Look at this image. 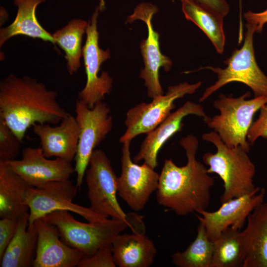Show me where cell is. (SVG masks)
I'll return each instance as SVG.
<instances>
[{
  "label": "cell",
  "instance_id": "obj_1",
  "mask_svg": "<svg viewBox=\"0 0 267 267\" xmlns=\"http://www.w3.org/2000/svg\"><path fill=\"white\" fill-rule=\"evenodd\" d=\"M185 151L187 162L176 165L172 159H165L156 190L158 203L179 216H185L206 210L211 201L214 178L207 168L196 159L198 138L189 134L179 141Z\"/></svg>",
  "mask_w": 267,
  "mask_h": 267
},
{
  "label": "cell",
  "instance_id": "obj_2",
  "mask_svg": "<svg viewBox=\"0 0 267 267\" xmlns=\"http://www.w3.org/2000/svg\"><path fill=\"white\" fill-rule=\"evenodd\" d=\"M57 94L34 79L10 75L0 83V119L22 141L34 125L57 124L69 114Z\"/></svg>",
  "mask_w": 267,
  "mask_h": 267
},
{
  "label": "cell",
  "instance_id": "obj_3",
  "mask_svg": "<svg viewBox=\"0 0 267 267\" xmlns=\"http://www.w3.org/2000/svg\"><path fill=\"white\" fill-rule=\"evenodd\" d=\"M129 214L127 220L111 218L88 223L77 221L70 212L65 210L55 211L42 218L57 227L66 244L78 250L86 258L93 255L103 245L112 243L128 227L134 232L145 230L141 216Z\"/></svg>",
  "mask_w": 267,
  "mask_h": 267
},
{
  "label": "cell",
  "instance_id": "obj_4",
  "mask_svg": "<svg viewBox=\"0 0 267 267\" xmlns=\"http://www.w3.org/2000/svg\"><path fill=\"white\" fill-rule=\"evenodd\" d=\"M202 138L216 148L215 153H205L202 160L208 166L207 172L218 175L223 182L221 203L248 194L256 188V168L244 148L228 147L214 131L203 134Z\"/></svg>",
  "mask_w": 267,
  "mask_h": 267
},
{
  "label": "cell",
  "instance_id": "obj_5",
  "mask_svg": "<svg viewBox=\"0 0 267 267\" xmlns=\"http://www.w3.org/2000/svg\"><path fill=\"white\" fill-rule=\"evenodd\" d=\"M250 95V92L236 97L224 94L219 95L213 103V106L219 113L203 120L227 146H241L248 152L250 144L247 135L253 123V118L256 113L267 103L266 97L247 99Z\"/></svg>",
  "mask_w": 267,
  "mask_h": 267
},
{
  "label": "cell",
  "instance_id": "obj_6",
  "mask_svg": "<svg viewBox=\"0 0 267 267\" xmlns=\"http://www.w3.org/2000/svg\"><path fill=\"white\" fill-rule=\"evenodd\" d=\"M246 32L243 44L239 49L233 50L231 55L224 61V68L211 66L201 68L212 71L217 75V81L207 88L199 101L206 100L213 93L231 82H239L249 87L254 97H267V76L261 70L256 60L254 48L255 27L246 24Z\"/></svg>",
  "mask_w": 267,
  "mask_h": 267
},
{
  "label": "cell",
  "instance_id": "obj_7",
  "mask_svg": "<svg viewBox=\"0 0 267 267\" xmlns=\"http://www.w3.org/2000/svg\"><path fill=\"white\" fill-rule=\"evenodd\" d=\"M109 106L102 101L92 108L82 100L75 103L76 119L79 127V137L74 167L77 174L76 185L80 188L85 178L91 155L111 131L112 118Z\"/></svg>",
  "mask_w": 267,
  "mask_h": 267
},
{
  "label": "cell",
  "instance_id": "obj_8",
  "mask_svg": "<svg viewBox=\"0 0 267 267\" xmlns=\"http://www.w3.org/2000/svg\"><path fill=\"white\" fill-rule=\"evenodd\" d=\"M85 178L88 187L89 208L94 213L107 218L127 220L126 214L117 199V179L111 161L104 151H93Z\"/></svg>",
  "mask_w": 267,
  "mask_h": 267
},
{
  "label": "cell",
  "instance_id": "obj_9",
  "mask_svg": "<svg viewBox=\"0 0 267 267\" xmlns=\"http://www.w3.org/2000/svg\"><path fill=\"white\" fill-rule=\"evenodd\" d=\"M78 187L69 179L48 182L41 188L30 187L26 196L29 207V224L55 211L65 210L82 216L89 222L105 220L108 218L96 214L90 208L73 203Z\"/></svg>",
  "mask_w": 267,
  "mask_h": 267
},
{
  "label": "cell",
  "instance_id": "obj_10",
  "mask_svg": "<svg viewBox=\"0 0 267 267\" xmlns=\"http://www.w3.org/2000/svg\"><path fill=\"white\" fill-rule=\"evenodd\" d=\"M201 85V82L192 84L185 82L169 86L165 94L155 97L149 103L142 102L130 109L125 122L126 131L120 142L131 141L136 136L153 130L171 113L176 99L194 93Z\"/></svg>",
  "mask_w": 267,
  "mask_h": 267
},
{
  "label": "cell",
  "instance_id": "obj_11",
  "mask_svg": "<svg viewBox=\"0 0 267 267\" xmlns=\"http://www.w3.org/2000/svg\"><path fill=\"white\" fill-rule=\"evenodd\" d=\"M99 6L89 21L86 33L87 39L83 47L87 82L84 88L79 93L78 99L92 108L95 104L102 101L105 94H109L112 88V79L109 74L103 71L98 76L101 64L110 57V51L99 47V33L97 23Z\"/></svg>",
  "mask_w": 267,
  "mask_h": 267
},
{
  "label": "cell",
  "instance_id": "obj_12",
  "mask_svg": "<svg viewBox=\"0 0 267 267\" xmlns=\"http://www.w3.org/2000/svg\"><path fill=\"white\" fill-rule=\"evenodd\" d=\"M158 10L157 7L150 3H143L137 5L134 13L127 18L128 22L135 20L144 21L147 27L148 37L140 42V47L144 64L139 77L144 81L149 97H155L164 94L159 79V69L163 67L166 72L172 68L171 59L162 54L159 47V35L156 32L152 24L153 15Z\"/></svg>",
  "mask_w": 267,
  "mask_h": 267
},
{
  "label": "cell",
  "instance_id": "obj_13",
  "mask_svg": "<svg viewBox=\"0 0 267 267\" xmlns=\"http://www.w3.org/2000/svg\"><path fill=\"white\" fill-rule=\"evenodd\" d=\"M131 141L123 143L122 149L121 175L117 179L120 197L133 210H142L151 195L156 191L159 175L149 165H138L132 161Z\"/></svg>",
  "mask_w": 267,
  "mask_h": 267
},
{
  "label": "cell",
  "instance_id": "obj_14",
  "mask_svg": "<svg viewBox=\"0 0 267 267\" xmlns=\"http://www.w3.org/2000/svg\"><path fill=\"white\" fill-rule=\"evenodd\" d=\"M265 194V188L256 187L248 194L222 203L215 211L202 210L198 213L200 215L196 216L205 227L209 238L214 242L230 227L241 230L249 214L264 202Z\"/></svg>",
  "mask_w": 267,
  "mask_h": 267
},
{
  "label": "cell",
  "instance_id": "obj_15",
  "mask_svg": "<svg viewBox=\"0 0 267 267\" xmlns=\"http://www.w3.org/2000/svg\"><path fill=\"white\" fill-rule=\"evenodd\" d=\"M5 162L32 187L41 188L51 181L68 179L75 172L71 162L60 158L49 159L41 147H26L20 159Z\"/></svg>",
  "mask_w": 267,
  "mask_h": 267
},
{
  "label": "cell",
  "instance_id": "obj_16",
  "mask_svg": "<svg viewBox=\"0 0 267 267\" xmlns=\"http://www.w3.org/2000/svg\"><path fill=\"white\" fill-rule=\"evenodd\" d=\"M38 231L34 267H74L84 255L78 250L66 244L57 227L41 218L34 222Z\"/></svg>",
  "mask_w": 267,
  "mask_h": 267
},
{
  "label": "cell",
  "instance_id": "obj_17",
  "mask_svg": "<svg viewBox=\"0 0 267 267\" xmlns=\"http://www.w3.org/2000/svg\"><path fill=\"white\" fill-rule=\"evenodd\" d=\"M194 115L205 119L208 116L200 104L187 101L171 113L155 129L147 134L134 161H141L153 169L158 166V153L164 144L174 134L180 132L183 126L182 120L187 115Z\"/></svg>",
  "mask_w": 267,
  "mask_h": 267
},
{
  "label": "cell",
  "instance_id": "obj_18",
  "mask_svg": "<svg viewBox=\"0 0 267 267\" xmlns=\"http://www.w3.org/2000/svg\"><path fill=\"white\" fill-rule=\"evenodd\" d=\"M32 128L45 157L60 158L69 162L75 159L80 132L75 117L69 113L57 126L36 124Z\"/></svg>",
  "mask_w": 267,
  "mask_h": 267
},
{
  "label": "cell",
  "instance_id": "obj_19",
  "mask_svg": "<svg viewBox=\"0 0 267 267\" xmlns=\"http://www.w3.org/2000/svg\"><path fill=\"white\" fill-rule=\"evenodd\" d=\"M240 232L243 248V267H267V202L257 206Z\"/></svg>",
  "mask_w": 267,
  "mask_h": 267
},
{
  "label": "cell",
  "instance_id": "obj_20",
  "mask_svg": "<svg viewBox=\"0 0 267 267\" xmlns=\"http://www.w3.org/2000/svg\"><path fill=\"white\" fill-rule=\"evenodd\" d=\"M114 262L120 267H148L154 262L157 250L144 233L119 234L112 243Z\"/></svg>",
  "mask_w": 267,
  "mask_h": 267
},
{
  "label": "cell",
  "instance_id": "obj_21",
  "mask_svg": "<svg viewBox=\"0 0 267 267\" xmlns=\"http://www.w3.org/2000/svg\"><path fill=\"white\" fill-rule=\"evenodd\" d=\"M30 186L0 160V217L20 219L28 213L26 196Z\"/></svg>",
  "mask_w": 267,
  "mask_h": 267
},
{
  "label": "cell",
  "instance_id": "obj_22",
  "mask_svg": "<svg viewBox=\"0 0 267 267\" xmlns=\"http://www.w3.org/2000/svg\"><path fill=\"white\" fill-rule=\"evenodd\" d=\"M29 213L20 220L18 230L0 259L1 267H33L38 240L34 223L29 224Z\"/></svg>",
  "mask_w": 267,
  "mask_h": 267
},
{
  "label": "cell",
  "instance_id": "obj_23",
  "mask_svg": "<svg viewBox=\"0 0 267 267\" xmlns=\"http://www.w3.org/2000/svg\"><path fill=\"white\" fill-rule=\"evenodd\" d=\"M46 0H13L17 7L16 16L13 22L0 30V47L10 38L24 35L33 39H40L55 44L52 35L46 31L39 23L36 10Z\"/></svg>",
  "mask_w": 267,
  "mask_h": 267
},
{
  "label": "cell",
  "instance_id": "obj_24",
  "mask_svg": "<svg viewBox=\"0 0 267 267\" xmlns=\"http://www.w3.org/2000/svg\"><path fill=\"white\" fill-rule=\"evenodd\" d=\"M186 19L195 24L207 36L219 54L224 51V17L194 0H180Z\"/></svg>",
  "mask_w": 267,
  "mask_h": 267
},
{
  "label": "cell",
  "instance_id": "obj_25",
  "mask_svg": "<svg viewBox=\"0 0 267 267\" xmlns=\"http://www.w3.org/2000/svg\"><path fill=\"white\" fill-rule=\"evenodd\" d=\"M88 22L79 18L71 20L62 28L52 35L55 44L65 53L67 61V68L69 73L73 75L80 67V58L82 55L83 37Z\"/></svg>",
  "mask_w": 267,
  "mask_h": 267
},
{
  "label": "cell",
  "instance_id": "obj_26",
  "mask_svg": "<svg viewBox=\"0 0 267 267\" xmlns=\"http://www.w3.org/2000/svg\"><path fill=\"white\" fill-rule=\"evenodd\" d=\"M240 231L230 227L213 242L211 267H243L244 254Z\"/></svg>",
  "mask_w": 267,
  "mask_h": 267
},
{
  "label": "cell",
  "instance_id": "obj_27",
  "mask_svg": "<svg viewBox=\"0 0 267 267\" xmlns=\"http://www.w3.org/2000/svg\"><path fill=\"white\" fill-rule=\"evenodd\" d=\"M213 247L205 227L199 223L195 239L184 251L174 253L172 262L179 267H211Z\"/></svg>",
  "mask_w": 267,
  "mask_h": 267
},
{
  "label": "cell",
  "instance_id": "obj_28",
  "mask_svg": "<svg viewBox=\"0 0 267 267\" xmlns=\"http://www.w3.org/2000/svg\"><path fill=\"white\" fill-rule=\"evenodd\" d=\"M22 141L0 119V160L16 159L20 154Z\"/></svg>",
  "mask_w": 267,
  "mask_h": 267
},
{
  "label": "cell",
  "instance_id": "obj_29",
  "mask_svg": "<svg viewBox=\"0 0 267 267\" xmlns=\"http://www.w3.org/2000/svg\"><path fill=\"white\" fill-rule=\"evenodd\" d=\"M112 243H106L91 256L83 258L78 267H115Z\"/></svg>",
  "mask_w": 267,
  "mask_h": 267
},
{
  "label": "cell",
  "instance_id": "obj_30",
  "mask_svg": "<svg viewBox=\"0 0 267 267\" xmlns=\"http://www.w3.org/2000/svg\"><path fill=\"white\" fill-rule=\"evenodd\" d=\"M20 219L4 218L0 221V259L16 234Z\"/></svg>",
  "mask_w": 267,
  "mask_h": 267
},
{
  "label": "cell",
  "instance_id": "obj_31",
  "mask_svg": "<svg viewBox=\"0 0 267 267\" xmlns=\"http://www.w3.org/2000/svg\"><path fill=\"white\" fill-rule=\"evenodd\" d=\"M260 137L267 138V103L260 109L259 115L253 121L247 135L248 141L252 145Z\"/></svg>",
  "mask_w": 267,
  "mask_h": 267
},
{
  "label": "cell",
  "instance_id": "obj_32",
  "mask_svg": "<svg viewBox=\"0 0 267 267\" xmlns=\"http://www.w3.org/2000/svg\"><path fill=\"white\" fill-rule=\"evenodd\" d=\"M244 17L247 23L255 27L256 32L261 33L264 25L267 23V8L260 12L247 11L244 13Z\"/></svg>",
  "mask_w": 267,
  "mask_h": 267
},
{
  "label": "cell",
  "instance_id": "obj_33",
  "mask_svg": "<svg viewBox=\"0 0 267 267\" xmlns=\"http://www.w3.org/2000/svg\"><path fill=\"white\" fill-rule=\"evenodd\" d=\"M199 3L225 17L229 13L230 7L226 0H194Z\"/></svg>",
  "mask_w": 267,
  "mask_h": 267
}]
</instances>
